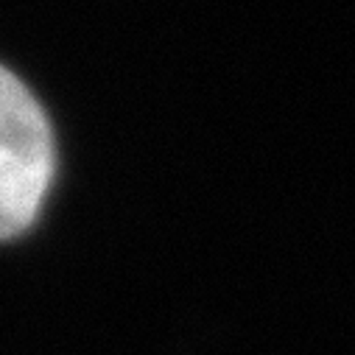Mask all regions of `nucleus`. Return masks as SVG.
I'll return each mask as SVG.
<instances>
[{
	"instance_id": "nucleus-1",
	"label": "nucleus",
	"mask_w": 355,
	"mask_h": 355,
	"mask_svg": "<svg viewBox=\"0 0 355 355\" xmlns=\"http://www.w3.org/2000/svg\"><path fill=\"white\" fill-rule=\"evenodd\" d=\"M51 123L28 87L0 64V241L23 235L53 182Z\"/></svg>"
}]
</instances>
